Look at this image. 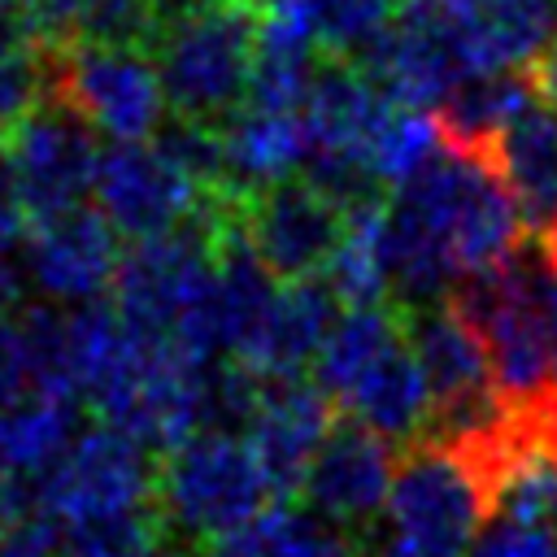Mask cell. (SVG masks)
<instances>
[{"label": "cell", "mask_w": 557, "mask_h": 557, "mask_svg": "<svg viewBox=\"0 0 557 557\" xmlns=\"http://www.w3.org/2000/svg\"><path fill=\"white\" fill-rule=\"evenodd\" d=\"M387 278L400 309L448 300L466 278L522 248V222L487 152L444 144L383 196Z\"/></svg>", "instance_id": "6da1fadb"}, {"label": "cell", "mask_w": 557, "mask_h": 557, "mask_svg": "<svg viewBox=\"0 0 557 557\" xmlns=\"http://www.w3.org/2000/svg\"><path fill=\"white\" fill-rule=\"evenodd\" d=\"M453 300L483 335L496 392L509 405L557 392V309L544 248H518L509 261L466 278Z\"/></svg>", "instance_id": "7a4b0ae2"}, {"label": "cell", "mask_w": 557, "mask_h": 557, "mask_svg": "<svg viewBox=\"0 0 557 557\" xmlns=\"http://www.w3.org/2000/svg\"><path fill=\"white\" fill-rule=\"evenodd\" d=\"M487 513L492 492L479 457L448 435L422 440L396 461L374 557H461Z\"/></svg>", "instance_id": "3957f363"}, {"label": "cell", "mask_w": 557, "mask_h": 557, "mask_svg": "<svg viewBox=\"0 0 557 557\" xmlns=\"http://www.w3.org/2000/svg\"><path fill=\"white\" fill-rule=\"evenodd\" d=\"M152 57L170 117L218 126L248 96L257 65V9L239 0H205L174 13L152 39Z\"/></svg>", "instance_id": "277c9868"}, {"label": "cell", "mask_w": 557, "mask_h": 557, "mask_svg": "<svg viewBox=\"0 0 557 557\" xmlns=\"http://www.w3.org/2000/svg\"><path fill=\"white\" fill-rule=\"evenodd\" d=\"M157 470V505L170 527L191 540H218L274 500V483L235 426H205L174 448Z\"/></svg>", "instance_id": "5b68a950"}, {"label": "cell", "mask_w": 557, "mask_h": 557, "mask_svg": "<svg viewBox=\"0 0 557 557\" xmlns=\"http://www.w3.org/2000/svg\"><path fill=\"white\" fill-rule=\"evenodd\" d=\"M148 453V444L113 422L74 431L57 461L35 479V513L65 535L74 527L157 505V470Z\"/></svg>", "instance_id": "8992f818"}, {"label": "cell", "mask_w": 557, "mask_h": 557, "mask_svg": "<svg viewBox=\"0 0 557 557\" xmlns=\"http://www.w3.org/2000/svg\"><path fill=\"white\" fill-rule=\"evenodd\" d=\"M222 200L231 196H213L161 135L100 148L96 178H91V205L104 213V222L126 244L196 222Z\"/></svg>", "instance_id": "52a82bcc"}, {"label": "cell", "mask_w": 557, "mask_h": 557, "mask_svg": "<svg viewBox=\"0 0 557 557\" xmlns=\"http://www.w3.org/2000/svg\"><path fill=\"white\" fill-rule=\"evenodd\" d=\"M57 100H65L104 144L157 139L170 122L152 48L65 44L57 61Z\"/></svg>", "instance_id": "ba28073f"}, {"label": "cell", "mask_w": 557, "mask_h": 557, "mask_svg": "<svg viewBox=\"0 0 557 557\" xmlns=\"http://www.w3.org/2000/svg\"><path fill=\"white\" fill-rule=\"evenodd\" d=\"M405 339L431 383L440 435L466 440L487 431L505 413L509 400L496 392L483 335L453 296L405 309Z\"/></svg>", "instance_id": "9c48e42d"}, {"label": "cell", "mask_w": 557, "mask_h": 557, "mask_svg": "<svg viewBox=\"0 0 557 557\" xmlns=\"http://www.w3.org/2000/svg\"><path fill=\"white\" fill-rule=\"evenodd\" d=\"M357 61L392 100L422 109H440V100L466 74H474L466 26L457 17L426 9L422 0H400L387 30Z\"/></svg>", "instance_id": "30bf717a"}, {"label": "cell", "mask_w": 557, "mask_h": 557, "mask_svg": "<svg viewBox=\"0 0 557 557\" xmlns=\"http://www.w3.org/2000/svg\"><path fill=\"white\" fill-rule=\"evenodd\" d=\"M117 261H122V235L104 222L96 205H78L30 222L17 248L26 287L61 309L104 300L113 292Z\"/></svg>", "instance_id": "8fae6325"}, {"label": "cell", "mask_w": 557, "mask_h": 557, "mask_svg": "<svg viewBox=\"0 0 557 557\" xmlns=\"http://www.w3.org/2000/svg\"><path fill=\"white\" fill-rule=\"evenodd\" d=\"M344 213L348 205L300 174L244 196L235 205V226L278 278H318L339 244Z\"/></svg>", "instance_id": "7c38bea8"}, {"label": "cell", "mask_w": 557, "mask_h": 557, "mask_svg": "<svg viewBox=\"0 0 557 557\" xmlns=\"http://www.w3.org/2000/svg\"><path fill=\"white\" fill-rule=\"evenodd\" d=\"M9 144L17 157L30 222L91 205L100 144H96V131L65 100L52 96L48 104H39L26 122L9 131Z\"/></svg>", "instance_id": "4fadbf2b"}, {"label": "cell", "mask_w": 557, "mask_h": 557, "mask_svg": "<svg viewBox=\"0 0 557 557\" xmlns=\"http://www.w3.org/2000/svg\"><path fill=\"white\" fill-rule=\"evenodd\" d=\"M392 479H396L392 440H383L361 422H344L331 426V435L322 440L318 457L305 470L300 492L318 518L344 531V527H366L370 518L383 513Z\"/></svg>", "instance_id": "5bb4252c"}, {"label": "cell", "mask_w": 557, "mask_h": 557, "mask_svg": "<svg viewBox=\"0 0 557 557\" xmlns=\"http://www.w3.org/2000/svg\"><path fill=\"white\" fill-rule=\"evenodd\" d=\"M331 396L300 374H283V379H261L257 400L248 422L239 426L252 444V453L261 457L274 496H292L305 483L309 461L318 457L322 440L331 435Z\"/></svg>", "instance_id": "9a60e30c"}, {"label": "cell", "mask_w": 557, "mask_h": 557, "mask_svg": "<svg viewBox=\"0 0 557 557\" xmlns=\"http://www.w3.org/2000/svg\"><path fill=\"white\" fill-rule=\"evenodd\" d=\"M226 196L244 200L261 187L300 178L313 157V139L300 104H261L244 100L231 117L218 122Z\"/></svg>", "instance_id": "2e32d148"}, {"label": "cell", "mask_w": 557, "mask_h": 557, "mask_svg": "<svg viewBox=\"0 0 557 557\" xmlns=\"http://www.w3.org/2000/svg\"><path fill=\"white\" fill-rule=\"evenodd\" d=\"M496 174L509 187L522 235L531 244L557 239V104L527 100L487 148Z\"/></svg>", "instance_id": "e0dca14e"}, {"label": "cell", "mask_w": 557, "mask_h": 557, "mask_svg": "<svg viewBox=\"0 0 557 557\" xmlns=\"http://www.w3.org/2000/svg\"><path fill=\"white\" fill-rule=\"evenodd\" d=\"M339 309H344L339 296L322 278H283L261 331L252 335V344L235 366H244L257 379H283L309 370Z\"/></svg>", "instance_id": "ac0fdd59"}, {"label": "cell", "mask_w": 557, "mask_h": 557, "mask_svg": "<svg viewBox=\"0 0 557 557\" xmlns=\"http://www.w3.org/2000/svg\"><path fill=\"white\" fill-rule=\"evenodd\" d=\"M335 405L352 422L379 431L392 444L418 440L435 422V396H431V383H426L409 339H400L392 352H383Z\"/></svg>", "instance_id": "d6986e66"}, {"label": "cell", "mask_w": 557, "mask_h": 557, "mask_svg": "<svg viewBox=\"0 0 557 557\" xmlns=\"http://www.w3.org/2000/svg\"><path fill=\"white\" fill-rule=\"evenodd\" d=\"M405 339V309L400 305H344L331 322L318 357H313V383L339 400L383 352H392Z\"/></svg>", "instance_id": "ffe728a7"}, {"label": "cell", "mask_w": 557, "mask_h": 557, "mask_svg": "<svg viewBox=\"0 0 557 557\" xmlns=\"http://www.w3.org/2000/svg\"><path fill=\"white\" fill-rule=\"evenodd\" d=\"M535 96L540 87L531 70H474L440 100L435 117L448 144L487 152L492 139L505 131V122Z\"/></svg>", "instance_id": "44dd1931"}, {"label": "cell", "mask_w": 557, "mask_h": 557, "mask_svg": "<svg viewBox=\"0 0 557 557\" xmlns=\"http://www.w3.org/2000/svg\"><path fill=\"white\" fill-rule=\"evenodd\" d=\"M461 26L474 70H531L557 35V0H487Z\"/></svg>", "instance_id": "7402d4cb"}, {"label": "cell", "mask_w": 557, "mask_h": 557, "mask_svg": "<svg viewBox=\"0 0 557 557\" xmlns=\"http://www.w3.org/2000/svg\"><path fill=\"white\" fill-rule=\"evenodd\" d=\"M339 305H379L392 300V278H387V239H383V196L357 200L344 213L339 244L331 261L318 274Z\"/></svg>", "instance_id": "603a6c76"}, {"label": "cell", "mask_w": 557, "mask_h": 557, "mask_svg": "<svg viewBox=\"0 0 557 557\" xmlns=\"http://www.w3.org/2000/svg\"><path fill=\"white\" fill-rule=\"evenodd\" d=\"M444 126L435 117V109L422 104H405L392 100L383 104V113L374 117L366 148H361V165L370 174L374 187H400L405 178H413L440 148H444Z\"/></svg>", "instance_id": "cb8c5ba5"}, {"label": "cell", "mask_w": 557, "mask_h": 557, "mask_svg": "<svg viewBox=\"0 0 557 557\" xmlns=\"http://www.w3.org/2000/svg\"><path fill=\"white\" fill-rule=\"evenodd\" d=\"M205 557H352L339 527L296 509H261L244 527L209 540Z\"/></svg>", "instance_id": "d4e9b609"}, {"label": "cell", "mask_w": 557, "mask_h": 557, "mask_svg": "<svg viewBox=\"0 0 557 557\" xmlns=\"http://www.w3.org/2000/svg\"><path fill=\"white\" fill-rule=\"evenodd\" d=\"M52 96L57 61H48V44L17 13L0 17V135H9Z\"/></svg>", "instance_id": "484cf974"}, {"label": "cell", "mask_w": 557, "mask_h": 557, "mask_svg": "<svg viewBox=\"0 0 557 557\" xmlns=\"http://www.w3.org/2000/svg\"><path fill=\"white\" fill-rule=\"evenodd\" d=\"M57 540L70 548V557H161L170 544L161 505L135 509L122 518H104V522H87Z\"/></svg>", "instance_id": "4316f807"}, {"label": "cell", "mask_w": 557, "mask_h": 557, "mask_svg": "<svg viewBox=\"0 0 557 557\" xmlns=\"http://www.w3.org/2000/svg\"><path fill=\"white\" fill-rule=\"evenodd\" d=\"M165 13L157 0H87L70 44H113V48H152Z\"/></svg>", "instance_id": "83f0119b"}, {"label": "cell", "mask_w": 557, "mask_h": 557, "mask_svg": "<svg viewBox=\"0 0 557 557\" xmlns=\"http://www.w3.org/2000/svg\"><path fill=\"white\" fill-rule=\"evenodd\" d=\"M461 557H557V535L518 518H496L474 535Z\"/></svg>", "instance_id": "f1b7e54d"}, {"label": "cell", "mask_w": 557, "mask_h": 557, "mask_svg": "<svg viewBox=\"0 0 557 557\" xmlns=\"http://www.w3.org/2000/svg\"><path fill=\"white\" fill-rule=\"evenodd\" d=\"M26 231H30V209H26L17 157L9 135H0V257H17Z\"/></svg>", "instance_id": "f546056e"}, {"label": "cell", "mask_w": 557, "mask_h": 557, "mask_svg": "<svg viewBox=\"0 0 557 557\" xmlns=\"http://www.w3.org/2000/svg\"><path fill=\"white\" fill-rule=\"evenodd\" d=\"M87 0H22L17 4V17L48 44V48H65L74 39V26H78V13H83Z\"/></svg>", "instance_id": "4dcf8cb0"}, {"label": "cell", "mask_w": 557, "mask_h": 557, "mask_svg": "<svg viewBox=\"0 0 557 557\" xmlns=\"http://www.w3.org/2000/svg\"><path fill=\"white\" fill-rule=\"evenodd\" d=\"M57 527L44 513H26L22 522L0 531V557H52Z\"/></svg>", "instance_id": "1f68e13d"}, {"label": "cell", "mask_w": 557, "mask_h": 557, "mask_svg": "<svg viewBox=\"0 0 557 557\" xmlns=\"http://www.w3.org/2000/svg\"><path fill=\"white\" fill-rule=\"evenodd\" d=\"M531 74H535L540 96H544L548 104H557V35H553V44L540 52V61L531 65Z\"/></svg>", "instance_id": "d6a6232c"}, {"label": "cell", "mask_w": 557, "mask_h": 557, "mask_svg": "<svg viewBox=\"0 0 557 557\" xmlns=\"http://www.w3.org/2000/svg\"><path fill=\"white\" fill-rule=\"evenodd\" d=\"M426 9H435V13H444V17H457V22H466V17H474L487 0H422Z\"/></svg>", "instance_id": "836d02e7"}, {"label": "cell", "mask_w": 557, "mask_h": 557, "mask_svg": "<svg viewBox=\"0 0 557 557\" xmlns=\"http://www.w3.org/2000/svg\"><path fill=\"white\" fill-rule=\"evenodd\" d=\"M544 257H548V278H553V309H557V239L544 244Z\"/></svg>", "instance_id": "e575fe53"}, {"label": "cell", "mask_w": 557, "mask_h": 557, "mask_svg": "<svg viewBox=\"0 0 557 557\" xmlns=\"http://www.w3.org/2000/svg\"><path fill=\"white\" fill-rule=\"evenodd\" d=\"M17 4H22V0H0V17H9V13H17Z\"/></svg>", "instance_id": "d590c367"}, {"label": "cell", "mask_w": 557, "mask_h": 557, "mask_svg": "<svg viewBox=\"0 0 557 557\" xmlns=\"http://www.w3.org/2000/svg\"><path fill=\"white\" fill-rule=\"evenodd\" d=\"M239 4H248V9H265L270 0H239Z\"/></svg>", "instance_id": "8d00e7d4"}]
</instances>
